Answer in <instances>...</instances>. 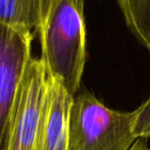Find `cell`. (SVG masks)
Masks as SVG:
<instances>
[{
  "mask_svg": "<svg viewBox=\"0 0 150 150\" xmlns=\"http://www.w3.org/2000/svg\"><path fill=\"white\" fill-rule=\"evenodd\" d=\"M47 76L42 60L32 57L20 83L8 127L1 137L2 150H36Z\"/></svg>",
  "mask_w": 150,
  "mask_h": 150,
  "instance_id": "3",
  "label": "cell"
},
{
  "mask_svg": "<svg viewBox=\"0 0 150 150\" xmlns=\"http://www.w3.org/2000/svg\"><path fill=\"white\" fill-rule=\"evenodd\" d=\"M38 33L48 75L76 95L87 55L84 0H45Z\"/></svg>",
  "mask_w": 150,
  "mask_h": 150,
  "instance_id": "2",
  "label": "cell"
},
{
  "mask_svg": "<svg viewBox=\"0 0 150 150\" xmlns=\"http://www.w3.org/2000/svg\"><path fill=\"white\" fill-rule=\"evenodd\" d=\"M45 0H0V25L36 30Z\"/></svg>",
  "mask_w": 150,
  "mask_h": 150,
  "instance_id": "6",
  "label": "cell"
},
{
  "mask_svg": "<svg viewBox=\"0 0 150 150\" xmlns=\"http://www.w3.org/2000/svg\"><path fill=\"white\" fill-rule=\"evenodd\" d=\"M0 138L5 135L15 97L30 56L33 32L0 25Z\"/></svg>",
  "mask_w": 150,
  "mask_h": 150,
  "instance_id": "4",
  "label": "cell"
},
{
  "mask_svg": "<svg viewBox=\"0 0 150 150\" xmlns=\"http://www.w3.org/2000/svg\"><path fill=\"white\" fill-rule=\"evenodd\" d=\"M125 26L150 53V0H115Z\"/></svg>",
  "mask_w": 150,
  "mask_h": 150,
  "instance_id": "7",
  "label": "cell"
},
{
  "mask_svg": "<svg viewBox=\"0 0 150 150\" xmlns=\"http://www.w3.org/2000/svg\"><path fill=\"white\" fill-rule=\"evenodd\" d=\"M131 150H150V148L148 146L145 139H139V141H137L134 144V146L131 148Z\"/></svg>",
  "mask_w": 150,
  "mask_h": 150,
  "instance_id": "8",
  "label": "cell"
},
{
  "mask_svg": "<svg viewBox=\"0 0 150 150\" xmlns=\"http://www.w3.org/2000/svg\"><path fill=\"white\" fill-rule=\"evenodd\" d=\"M150 137V96L135 110L107 107L93 93L75 95L70 118L69 150H131Z\"/></svg>",
  "mask_w": 150,
  "mask_h": 150,
  "instance_id": "1",
  "label": "cell"
},
{
  "mask_svg": "<svg viewBox=\"0 0 150 150\" xmlns=\"http://www.w3.org/2000/svg\"><path fill=\"white\" fill-rule=\"evenodd\" d=\"M75 95L50 75L39 128L36 150H69L70 118Z\"/></svg>",
  "mask_w": 150,
  "mask_h": 150,
  "instance_id": "5",
  "label": "cell"
}]
</instances>
